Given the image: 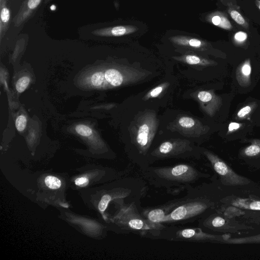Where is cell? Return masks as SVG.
I'll return each mask as SVG.
<instances>
[{
    "mask_svg": "<svg viewBox=\"0 0 260 260\" xmlns=\"http://www.w3.org/2000/svg\"><path fill=\"white\" fill-rule=\"evenodd\" d=\"M186 194L164 203L167 212L161 221L165 225L192 223L211 213L216 200L212 184L190 186Z\"/></svg>",
    "mask_w": 260,
    "mask_h": 260,
    "instance_id": "1",
    "label": "cell"
},
{
    "mask_svg": "<svg viewBox=\"0 0 260 260\" xmlns=\"http://www.w3.org/2000/svg\"><path fill=\"white\" fill-rule=\"evenodd\" d=\"M141 173L150 185L165 188L171 194L178 193L202 178L210 177L209 174L194 165L185 163L167 166H150Z\"/></svg>",
    "mask_w": 260,
    "mask_h": 260,
    "instance_id": "2",
    "label": "cell"
},
{
    "mask_svg": "<svg viewBox=\"0 0 260 260\" xmlns=\"http://www.w3.org/2000/svg\"><path fill=\"white\" fill-rule=\"evenodd\" d=\"M117 210L112 219L117 232L121 234L133 233L142 237L158 240L166 225L151 222L141 213V201L127 202L123 200H116Z\"/></svg>",
    "mask_w": 260,
    "mask_h": 260,
    "instance_id": "3",
    "label": "cell"
},
{
    "mask_svg": "<svg viewBox=\"0 0 260 260\" xmlns=\"http://www.w3.org/2000/svg\"><path fill=\"white\" fill-rule=\"evenodd\" d=\"M190 143L184 141H167L149 152L148 162L149 166L154 162L167 158H199L202 151H196Z\"/></svg>",
    "mask_w": 260,
    "mask_h": 260,
    "instance_id": "4",
    "label": "cell"
},
{
    "mask_svg": "<svg viewBox=\"0 0 260 260\" xmlns=\"http://www.w3.org/2000/svg\"><path fill=\"white\" fill-rule=\"evenodd\" d=\"M171 241L205 242L220 241V236L203 231L201 228L179 226L166 225L161 231L158 240Z\"/></svg>",
    "mask_w": 260,
    "mask_h": 260,
    "instance_id": "5",
    "label": "cell"
},
{
    "mask_svg": "<svg viewBox=\"0 0 260 260\" xmlns=\"http://www.w3.org/2000/svg\"><path fill=\"white\" fill-rule=\"evenodd\" d=\"M202 153L210 162L212 168L219 176L221 182L230 186L244 185L249 180L236 173L224 161L217 155L208 150H202Z\"/></svg>",
    "mask_w": 260,
    "mask_h": 260,
    "instance_id": "6",
    "label": "cell"
},
{
    "mask_svg": "<svg viewBox=\"0 0 260 260\" xmlns=\"http://www.w3.org/2000/svg\"><path fill=\"white\" fill-rule=\"evenodd\" d=\"M43 1L44 0H24L13 19L14 26L19 27L28 20Z\"/></svg>",
    "mask_w": 260,
    "mask_h": 260,
    "instance_id": "7",
    "label": "cell"
},
{
    "mask_svg": "<svg viewBox=\"0 0 260 260\" xmlns=\"http://www.w3.org/2000/svg\"><path fill=\"white\" fill-rule=\"evenodd\" d=\"M138 29L132 25H117L96 29L92 34L100 37H121L133 34Z\"/></svg>",
    "mask_w": 260,
    "mask_h": 260,
    "instance_id": "8",
    "label": "cell"
},
{
    "mask_svg": "<svg viewBox=\"0 0 260 260\" xmlns=\"http://www.w3.org/2000/svg\"><path fill=\"white\" fill-rule=\"evenodd\" d=\"M169 40L175 45L193 49H202L206 45V43L201 39L187 36H172Z\"/></svg>",
    "mask_w": 260,
    "mask_h": 260,
    "instance_id": "9",
    "label": "cell"
},
{
    "mask_svg": "<svg viewBox=\"0 0 260 260\" xmlns=\"http://www.w3.org/2000/svg\"><path fill=\"white\" fill-rule=\"evenodd\" d=\"M140 212L144 217L155 223H161L167 214L164 204L154 207L142 208Z\"/></svg>",
    "mask_w": 260,
    "mask_h": 260,
    "instance_id": "10",
    "label": "cell"
},
{
    "mask_svg": "<svg viewBox=\"0 0 260 260\" xmlns=\"http://www.w3.org/2000/svg\"><path fill=\"white\" fill-rule=\"evenodd\" d=\"M207 22L226 30H232L233 26L226 15L220 11L213 12L206 17Z\"/></svg>",
    "mask_w": 260,
    "mask_h": 260,
    "instance_id": "11",
    "label": "cell"
},
{
    "mask_svg": "<svg viewBox=\"0 0 260 260\" xmlns=\"http://www.w3.org/2000/svg\"><path fill=\"white\" fill-rule=\"evenodd\" d=\"M124 75V73L117 69H108L104 72L105 82L112 87L120 86L127 79Z\"/></svg>",
    "mask_w": 260,
    "mask_h": 260,
    "instance_id": "12",
    "label": "cell"
},
{
    "mask_svg": "<svg viewBox=\"0 0 260 260\" xmlns=\"http://www.w3.org/2000/svg\"><path fill=\"white\" fill-rule=\"evenodd\" d=\"M0 6V35L2 38L9 27L10 19V11L7 5V0H1Z\"/></svg>",
    "mask_w": 260,
    "mask_h": 260,
    "instance_id": "13",
    "label": "cell"
},
{
    "mask_svg": "<svg viewBox=\"0 0 260 260\" xmlns=\"http://www.w3.org/2000/svg\"><path fill=\"white\" fill-rule=\"evenodd\" d=\"M232 204L242 209L260 211V201L258 200L239 198L234 200Z\"/></svg>",
    "mask_w": 260,
    "mask_h": 260,
    "instance_id": "14",
    "label": "cell"
},
{
    "mask_svg": "<svg viewBox=\"0 0 260 260\" xmlns=\"http://www.w3.org/2000/svg\"><path fill=\"white\" fill-rule=\"evenodd\" d=\"M90 84L94 87H101L105 83L104 72L96 71L94 72L90 78Z\"/></svg>",
    "mask_w": 260,
    "mask_h": 260,
    "instance_id": "15",
    "label": "cell"
},
{
    "mask_svg": "<svg viewBox=\"0 0 260 260\" xmlns=\"http://www.w3.org/2000/svg\"><path fill=\"white\" fill-rule=\"evenodd\" d=\"M228 12L231 18L239 25L247 29L249 27V24L245 20L243 16L237 10L232 8L228 10Z\"/></svg>",
    "mask_w": 260,
    "mask_h": 260,
    "instance_id": "16",
    "label": "cell"
},
{
    "mask_svg": "<svg viewBox=\"0 0 260 260\" xmlns=\"http://www.w3.org/2000/svg\"><path fill=\"white\" fill-rule=\"evenodd\" d=\"M243 154L247 157H254L260 154V142H255L247 146L244 150Z\"/></svg>",
    "mask_w": 260,
    "mask_h": 260,
    "instance_id": "17",
    "label": "cell"
},
{
    "mask_svg": "<svg viewBox=\"0 0 260 260\" xmlns=\"http://www.w3.org/2000/svg\"><path fill=\"white\" fill-rule=\"evenodd\" d=\"M222 241L228 243H250V242H260V235L256 236L255 237L244 238H236L231 239H224Z\"/></svg>",
    "mask_w": 260,
    "mask_h": 260,
    "instance_id": "18",
    "label": "cell"
},
{
    "mask_svg": "<svg viewBox=\"0 0 260 260\" xmlns=\"http://www.w3.org/2000/svg\"><path fill=\"white\" fill-rule=\"evenodd\" d=\"M45 183L49 188L56 189L61 185V181L57 177L53 176H48L45 178Z\"/></svg>",
    "mask_w": 260,
    "mask_h": 260,
    "instance_id": "19",
    "label": "cell"
},
{
    "mask_svg": "<svg viewBox=\"0 0 260 260\" xmlns=\"http://www.w3.org/2000/svg\"><path fill=\"white\" fill-rule=\"evenodd\" d=\"M30 82V78L25 76L20 78L16 82L15 87L19 93L23 92L28 86Z\"/></svg>",
    "mask_w": 260,
    "mask_h": 260,
    "instance_id": "20",
    "label": "cell"
},
{
    "mask_svg": "<svg viewBox=\"0 0 260 260\" xmlns=\"http://www.w3.org/2000/svg\"><path fill=\"white\" fill-rule=\"evenodd\" d=\"M76 133L83 137H89L93 133V131L88 125L85 124H78L75 127Z\"/></svg>",
    "mask_w": 260,
    "mask_h": 260,
    "instance_id": "21",
    "label": "cell"
},
{
    "mask_svg": "<svg viewBox=\"0 0 260 260\" xmlns=\"http://www.w3.org/2000/svg\"><path fill=\"white\" fill-rule=\"evenodd\" d=\"M111 202V199L110 196L105 193L101 198L99 204L98 209L100 212L104 215V212L106 210L109 204Z\"/></svg>",
    "mask_w": 260,
    "mask_h": 260,
    "instance_id": "22",
    "label": "cell"
},
{
    "mask_svg": "<svg viewBox=\"0 0 260 260\" xmlns=\"http://www.w3.org/2000/svg\"><path fill=\"white\" fill-rule=\"evenodd\" d=\"M27 118L24 115L18 116L15 120V126L18 132H23L26 126Z\"/></svg>",
    "mask_w": 260,
    "mask_h": 260,
    "instance_id": "23",
    "label": "cell"
},
{
    "mask_svg": "<svg viewBox=\"0 0 260 260\" xmlns=\"http://www.w3.org/2000/svg\"><path fill=\"white\" fill-rule=\"evenodd\" d=\"M179 125L184 128H190L194 126V120L191 117L184 116L181 117L178 121Z\"/></svg>",
    "mask_w": 260,
    "mask_h": 260,
    "instance_id": "24",
    "label": "cell"
},
{
    "mask_svg": "<svg viewBox=\"0 0 260 260\" xmlns=\"http://www.w3.org/2000/svg\"><path fill=\"white\" fill-rule=\"evenodd\" d=\"M183 58L185 61L189 64H199L202 62V59L195 55H187L183 57Z\"/></svg>",
    "mask_w": 260,
    "mask_h": 260,
    "instance_id": "25",
    "label": "cell"
},
{
    "mask_svg": "<svg viewBox=\"0 0 260 260\" xmlns=\"http://www.w3.org/2000/svg\"><path fill=\"white\" fill-rule=\"evenodd\" d=\"M198 97L201 102L205 103L210 101L212 96L209 92L202 91L198 93Z\"/></svg>",
    "mask_w": 260,
    "mask_h": 260,
    "instance_id": "26",
    "label": "cell"
},
{
    "mask_svg": "<svg viewBox=\"0 0 260 260\" xmlns=\"http://www.w3.org/2000/svg\"><path fill=\"white\" fill-rule=\"evenodd\" d=\"M234 38L236 42L242 43L247 39V34L244 31H238L235 34Z\"/></svg>",
    "mask_w": 260,
    "mask_h": 260,
    "instance_id": "27",
    "label": "cell"
},
{
    "mask_svg": "<svg viewBox=\"0 0 260 260\" xmlns=\"http://www.w3.org/2000/svg\"><path fill=\"white\" fill-rule=\"evenodd\" d=\"M88 182L89 181L87 178L82 177L76 179L75 183L78 186L84 187L88 184Z\"/></svg>",
    "mask_w": 260,
    "mask_h": 260,
    "instance_id": "28",
    "label": "cell"
},
{
    "mask_svg": "<svg viewBox=\"0 0 260 260\" xmlns=\"http://www.w3.org/2000/svg\"><path fill=\"white\" fill-rule=\"evenodd\" d=\"M251 109L250 106H245L239 111L237 115L239 117H243L250 112Z\"/></svg>",
    "mask_w": 260,
    "mask_h": 260,
    "instance_id": "29",
    "label": "cell"
},
{
    "mask_svg": "<svg viewBox=\"0 0 260 260\" xmlns=\"http://www.w3.org/2000/svg\"><path fill=\"white\" fill-rule=\"evenodd\" d=\"M163 89V87L159 86L153 89L150 92V96L152 98L156 97L160 94Z\"/></svg>",
    "mask_w": 260,
    "mask_h": 260,
    "instance_id": "30",
    "label": "cell"
},
{
    "mask_svg": "<svg viewBox=\"0 0 260 260\" xmlns=\"http://www.w3.org/2000/svg\"><path fill=\"white\" fill-rule=\"evenodd\" d=\"M242 73L245 76H248L251 73V67L249 62H246L242 68Z\"/></svg>",
    "mask_w": 260,
    "mask_h": 260,
    "instance_id": "31",
    "label": "cell"
},
{
    "mask_svg": "<svg viewBox=\"0 0 260 260\" xmlns=\"http://www.w3.org/2000/svg\"><path fill=\"white\" fill-rule=\"evenodd\" d=\"M240 126V124L236 122H232L229 124V131H232L238 129Z\"/></svg>",
    "mask_w": 260,
    "mask_h": 260,
    "instance_id": "32",
    "label": "cell"
},
{
    "mask_svg": "<svg viewBox=\"0 0 260 260\" xmlns=\"http://www.w3.org/2000/svg\"><path fill=\"white\" fill-rule=\"evenodd\" d=\"M256 5L260 10V1L259 0H256L255 1Z\"/></svg>",
    "mask_w": 260,
    "mask_h": 260,
    "instance_id": "33",
    "label": "cell"
},
{
    "mask_svg": "<svg viewBox=\"0 0 260 260\" xmlns=\"http://www.w3.org/2000/svg\"><path fill=\"white\" fill-rule=\"evenodd\" d=\"M52 0H44V3L45 4H47V3H49L50 2L52 1Z\"/></svg>",
    "mask_w": 260,
    "mask_h": 260,
    "instance_id": "34",
    "label": "cell"
}]
</instances>
